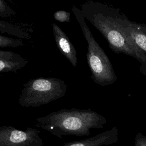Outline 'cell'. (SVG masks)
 <instances>
[{"label":"cell","mask_w":146,"mask_h":146,"mask_svg":"<svg viewBox=\"0 0 146 146\" xmlns=\"http://www.w3.org/2000/svg\"><path fill=\"white\" fill-rule=\"evenodd\" d=\"M81 13L104 36L115 53H123L137 60L140 71L146 75V56L127 31L128 17L117 7L88 0L81 5Z\"/></svg>","instance_id":"obj_1"},{"label":"cell","mask_w":146,"mask_h":146,"mask_svg":"<svg viewBox=\"0 0 146 146\" xmlns=\"http://www.w3.org/2000/svg\"><path fill=\"white\" fill-rule=\"evenodd\" d=\"M35 126L59 138L72 135L86 136L91 129H100L107 123L102 115L91 110L62 108L36 119Z\"/></svg>","instance_id":"obj_2"},{"label":"cell","mask_w":146,"mask_h":146,"mask_svg":"<svg viewBox=\"0 0 146 146\" xmlns=\"http://www.w3.org/2000/svg\"><path fill=\"white\" fill-rule=\"evenodd\" d=\"M72 11L87 43L86 57L91 72V78L95 83L101 86L114 83L117 76L109 58L94 38L80 10L73 6Z\"/></svg>","instance_id":"obj_3"},{"label":"cell","mask_w":146,"mask_h":146,"mask_svg":"<svg viewBox=\"0 0 146 146\" xmlns=\"http://www.w3.org/2000/svg\"><path fill=\"white\" fill-rule=\"evenodd\" d=\"M67 87L64 81L56 78L30 79L23 86L18 99L23 107H36L63 97Z\"/></svg>","instance_id":"obj_4"},{"label":"cell","mask_w":146,"mask_h":146,"mask_svg":"<svg viewBox=\"0 0 146 146\" xmlns=\"http://www.w3.org/2000/svg\"><path fill=\"white\" fill-rule=\"evenodd\" d=\"M40 131L28 127L25 131L12 126L0 127V146H43Z\"/></svg>","instance_id":"obj_5"},{"label":"cell","mask_w":146,"mask_h":146,"mask_svg":"<svg viewBox=\"0 0 146 146\" xmlns=\"http://www.w3.org/2000/svg\"><path fill=\"white\" fill-rule=\"evenodd\" d=\"M51 26L54 40L58 48L74 67H76L78 59L75 47L61 28L55 23H52Z\"/></svg>","instance_id":"obj_6"},{"label":"cell","mask_w":146,"mask_h":146,"mask_svg":"<svg viewBox=\"0 0 146 146\" xmlns=\"http://www.w3.org/2000/svg\"><path fill=\"white\" fill-rule=\"evenodd\" d=\"M119 140V131L116 127L85 139L71 141L60 146H103L115 144Z\"/></svg>","instance_id":"obj_7"},{"label":"cell","mask_w":146,"mask_h":146,"mask_svg":"<svg viewBox=\"0 0 146 146\" xmlns=\"http://www.w3.org/2000/svg\"><path fill=\"white\" fill-rule=\"evenodd\" d=\"M29 61L19 54L0 50V74L17 72L25 67Z\"/></svg>","instance_id":"obj_8"},{"label":"cell","mask_w":146,"mask_h":146,"mask_svg":"<svg viewBox=\"0 0 146 146\" xmlns=\"http://www.w3.org/2000/svg\"><path fill=\"white\" fill-rule=\"evenodd\" d=\"M126 29L136 44L146 56V25L127 20Z\"/></svg>","instance_id":"obj_9"},{"label":"cell","mask_w":146,"mask_h":146,"mask_svg":"<svg viewBox=\"0 0 146 146\" xmlns=\"http://www.w3.org/2000/svg\"><path fill=\"white\" fill-rule=\"evenodd\" d=\"M0 33L13 35L20 39H29L30 34L21 26L0 20Z\"/></svg>","instance_id":"obj_10"},{"label":"cell","mask_w":146,"mask_h":146,"mask_svg":"<svg viewBox=\"0 0 146 146\" xmlns=\"http://www.w3.org/2000/svg\"><path fill=\"white\" fill-rule=\"evenodd\" d=\"M24 44L22 39L18 38H13L0 34V47H10L16 48L23 46Z\"/></svg>","instance_id":"obj_11"},{"label":"cell","mask_w":146,"mask_h":146,"mask_svg":"<svg viewBox=\"0 0 146 146\" xmlns=\"http://www.w3.org/2000/svg\"><path fill=\"white\" fill-rule=\"evenodd\" d=\"M16 15L15 11L6 2L5 0H0V17L2 18L11 17Z\"/></svg>","instance_id":"obj_12"},{"label":"cell","mask_w":146,"mask_h":146,"mask_svg":"<svg viewBox=\"0 0 146 146\" xmlns=\"http://www.w3.org/2000/svg\"><path fill=\"white\" fill-rule=\"evenodd\" d=\"M54 18L61 23H68L70 22L71 14L69 12L64 10H58L53 14Z\"/></svg>","instance_id":"obj_13"},{"label":"cell","mask_w":146,"mask_h":146,"mask_svg":"<svg viewBox=\"0 0 146 146\" xmlns=\"http://www.w3.org/2000/svg\"><path fill=\"white\" fill-rule=\"evenodd\" d=\"M135 146H146V136L138 132L135 136Z\"/></svg>","instance_id":"obj_14"}]
</instances>
